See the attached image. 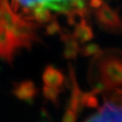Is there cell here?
Instances as JSON below:
<instances>
[{
  "label": "cell",
  "instance_id": "6da1fadb",
  "mask_svg": "<svg viewBox=\"0 0 122 122\" xmlns=\"http://www.w3.org/2000/svg\"><path fill=\"white\" fill-rule=\"evenodd\" d=\"M98 71L99 84L106 90H122V58L116 54H106L100 58Z\"/></svg>",
  "mask_w": 122,
  "mask_h": 122
},
{
  "label": "cell",
  "instance_id": "7a4b0ae2",
  "mask_svg": "<svg viewBox=\"0 0 122 122\" xmlns=\"http://www.w3.org/2000/svg\"><path fill=\"white\" fill-rule=\"evenodd\" d=\"M36 5L47 7L54 12L66 14L71 9L85 7V0H12L10 5L15 13L22 6L23 16H26L31 9Z\"/></svg>",
  "mask_w": 122,
  "mask_h": 122
},
{
  "label": "cell",
  "instance_id": "3957f363",
  "mask_svg": "<svg viewBox=\"0 0 122 122\" xmlns=\"http://www.w3.org/2000/svg\"><path fill=\"white\" fill-rule=\"evenodd\" d=\"M113 94L85 122H122V90L109 89Z\"/></svg>",
  "mask_w": 122,
  "mask_h": 122
},
{
  "label": "cell",
  "instance_id": "277c9868",
  "mask_svg": "<svg viewBox=\"0 0 122 122\" xmlns=\"http://www.w3.org/2000/svg\"><path fill=\"white\" fill-rule=\"evenodd\" d=\"M97 24L101 29L111 33H122V18L118 11L112 9L109 5L103 4L94 13Z\"/></svg>",
  "mask_w": 122,
  "mask_h": 122
},
{
  "label": "cell",
  "instance_id": "5b68a950",
  "mask_svg": "<svg viewBox=\"0 0 122 122\" xmlns=\"http://www.w3.org/2000/svg\"><path fill=\"white\" fill-rule=\"evenodd\" d=\"M19 49L20 44L13 34L0 25V60L12 63Z\"/></svg>",
  "mask_w": 122,
  "mask_h": 122
},
{
  "label": "cell",
  "instance_id": "8992f818",
  "mask_svg": "<svg viewBox=\"0 0 122 122\" xmlns=\"http://www.w3.org/2000/svg\"><path fill=\"white\" fill-rule=\"evenodd\" d=\"M37 88L35 87V83L30 80L23 81L18 82L14 86L13 94L22 100H32L37 94Z\"/></svg>",
  "mask_w": 122,
  "mask_h": 122
},
{
  "label": "cell",
  "instance_id": "52a82bcc",
  "mask_svg": "<svg viewBox=\"0 0 122 122\" xmlns=\"http://www.w3.org/2000/svg\"><path fill=\"white\" fill-rule=\"evenodd\" d=\"M43 81L47 86L61 88L64 82V76L53 66L48 65L43 73Z\"/></svg>",
  "mask_w": 122,
  "mask_h": 122
},
{
  "label": "cell",
  "instance_id": "ba28073f",
  "mask_svg": "<svg viewBox=\"0 0 122 122\" xmlns=\"http://www.w3.org/2000/svg\"><path fill=\"white\" fill-rule=\"evenodd\" d=\"M61 39L64 44L63 49V56L67 60L75 59L79 53V43L74 38V36L70 34L61 33Z\"/></svg>",
  "mask_w": 122,
  "mask_h": 122
},
{
  "label": "cell",
  "instance_id": "9c48e42d",
  "mask_svg": "<svg viewBox=\"0 0 122 122\" xmlns=\"http://www.w3.org/2000/svg\"><path fill=\"white\" fill-rule=\"evenodd\" d=\"M74 38L80 44H84L93 38V31L92 27L86 22V19H82L81 22L75 25L73 35Z\"/></svg>",
  "mask_w": 122,
  "mask_h": 122
},
{
  "label": "cell",
  "instance_id": "30bf717a",
  "mask_svg": "<svg viewBox=\"0 0 122 122\" xmlns=\"http://www.w3.org/2000/svg\"><path fill=\"white\" fill-rule=\"evenodd\" d=\"M79 52H81V54L84 57H90L100 55V53L102 52V51H101L99 44L91 43V44H85L81 48H80Z\"/></svg>",
  "mask_w": 122,
  "mask_h": 122
},
{
  "label": "cell",
  "instance_id": "8fae6325",
  "mask_svg": "<svg viewBox=\"0 0 122 122\" xmlns=\"http://www.w3.org/2000/svg\"><path fill=\"white\" fill-rule=\"evenodd\" d=\"M61 88L58 87H51L44 85L43 87V94L44 96L49 100H52L53 102H55L58 99V96L61 92Z\"/></svg>",
  "mask_w": 122,
  "mask_h": 122
},
{
  "label": "cell",
  "instance_id": "7c38bea8",
  "mask_svg": "<svg viewBox=\"0 0 122 122\" xmlns=\"http://www.w3.org/2000/svg\"><path fill=\"white\" fill-rule=\"evenodd\" d=\"M61 28L60 24L58 23L57 20L52 19V21H50L48 25L45 27V34L48 35H54L57 34H61Z\"/></svg>",
  "mask_w": 122,
  "mask_h": 122
},
{
  "label": "cell",
  "instance_id": "4fadbf2b",
  "mask_svg": "<svg viewBox=\"0 0 122 122\" xmlns=\"http://www.w3.org/2000/svg\"><path fill=\"white\" fill-rule=\"evenodd\" d=\"M89 4H90L92 8L98 9L104 4V2H103V0H90L89 1Z\"/></svg>",
  "mask_w": 122,
  "mask_h": 122
},
{
  "label": "cell",
  "instance_id": "5bb4252c",
  "mask_svg": "<svg viewBox=\"0 0 122 122\" xmlns=\"http://www.w3.org/2000/svg\"><path fill=\"white\" fill-rule=\"evenodd\" d=\"M74 120H75V117L73 113L71 111H67L64 117V122H74Z\"/></svg>",
  "mask_w": 122,
  "mask_h": 122
}]
</instances>
